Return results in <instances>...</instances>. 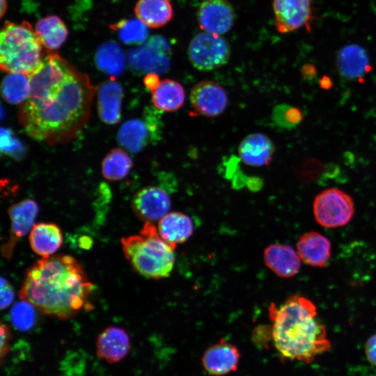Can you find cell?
Instances as JSON below:
<instances>
[{"label":"cell","instance_id":"cell-15","mask_svg":"<svg viewBox=\"0 0 376 376\" xmlns=\"http://www.w3.org/2000/svg\"><path fill=\"white\" fill-rule=\"evenodd\" d=\"M155 122L150 113L144 120L130 119L125 121L118 132V141L125 149L131 152L141 150L156 133Z\"/></svg>","mask_w":376,"mask_h":376},{"label":"cell","instance_id":"cell-40","mask_svg":"<svg viewBox=\"0 0 376 376\" xmlns=\"http://www.w3.org/2000/svg\"><path fill=\"white\" fill-rule=\"evenodd\" d=\"M6 0H1V16L2 17L6 11Z\"/></svg>","mask_w":376,"mask_h":376},{"label":"cell","instance_id":"cell-27","mask_svg":"<svg viewBox=\"0 0 376 376\" xmlns=\"http://www.w3.org/2000/svg\"><path fill=\"white\" fill-rule=\"evenodd\" d=\"M95 63L101 71L113 78L120 75L125 68V54L118 44L109 41L98 48Z\"/></svg>","mask_w":376,"mask_h":376},{"label":"cell","instance_id":"cell-36","mask_svg":"<svg viewBox=\"0 0 376 376\" xmlns=\"http://www.w3.org/2000/svg\"><path fill=\"white\" fill-rule=\"evenodd\" d=\"M365 352L368 361L376 366V334L371 336L366 341Z\"/></svg>","mask_w":376,"mask_h":376},{"label":"cell","instance_id":"cell-35","mask_svg":"<svg viewBox=\"0 0 376 376\" xmlns=\"http://www.w3.org/2000/svg\"><path fill=\"white\" fill-rule=\"evenodd\" d=\"M10 331L7 324H1V359L8 354L9 351V340L10 339Z\"/></svg>","mask_w":376,"mask_h":376},{"label":"cell","instance_id":"cell-11","mask_svg":"<svg viewBox=\"0 0 376 376\" xmlns=\"http://www.w3.org/2000/svg\"><path fill=\"white\" fill-rule=\"evenodd\" d=\"M190 102L200 115L215 117L225 111L228 96L224 88L219 84L213 81H202L192 88Z\"/></svg>","mask_w":376,"mask_h":376},{"label":"cell","instance_id":"cell-28","mask_svg":"<svg viewBox=\"0 0 376 376\" xmlns=\"http://www.w3.org/2000/svg\"><path fill=\"white\" fill-rule=\"evenodd\" d=\"M31 92L30 76L17 72H9L1 83V93L9 103L22 104Z\"/></svg>","mask_w":376,"mask_h":376},{"label":"cell","instance_id":"cell-24","mask_svg":"<svg viewBox=\"0 0 376 376\" xmlns=\"http://www.w3.org/2000/svg\"><path fill=\"white\" fill-rule=\"evenodd\" d=\"M134 11L137 18L150 28L163 26L173 17L170 0H138Z\"/></svg>","mask_w":376,"mask_h":376},{"label":"cell","instance_id":"cell-16","mask_svg":"<svg viewBox=\"0 0 376 376\" xmlns=\"http://www.w3.org/2000/svg\"><path fill=\"white\" fill-rule=\"evenodd\" d=\"M266 266L278 276L288 279L300 269L301 259L297 251L288 244H272L263 253Z\"/></svg>","mask_w":376,"mask_h":376},{"label":"cell","instance_id":"cell-17","mask_svg":"<svg viewBox=\"0 0 376 376\" xmlns=\"http://www.w3.org/2000/svg\"><path fill=\"white\" fill-rule=\"evenodd\" d=\"M130 349V337L127 333L120 327H109L97 337V354L109 363L121 361L127 356Z\"/></svg>","mask_w":376,"mask_h":376},{"label":"cell","instance_id":"cell-7","mask_svg":"<svg viewBox=\"0 0 376 376\" xmlns=\"http://www.w3.org/2000/svg\"><path fill=\"white\" fill-rule=\"evenodd\" d=\"M188 56L195 68L201 71H210L228 63L230 48L228 42L220 35L203 31L191 40Z\"/></svg>","mask_w":376,"mask_h":376},{"label":"cell","instance_id":"cell-38","mask_svg":"<svg viewBox=\"0 0 376 376\" xmlns=\"http://www.w3.org/2000/svg\"><path fill=\"white\" fill-rule=\"evenodd\" d=\"M301 74L306 80H311L316 75L317 70L313 65L306 64L302 67Z\"/></svg>","mask_w":376,"mask_h":376},{"label":"cell","instance_id":"cell-1","mask_svg":"<svg viewBox=\"0 0 376 376\" xmlns=\"http://www.w3.org/2000/svg\"><path fill=\"white\" fill-rule=\"evenodd\" d=\"M30 81L29 97L18 111L27 134L51 145L75 138L88 120L95 93L89 78L50 54Z\"/></svg>","mask_w":376,"mask_h":376},{"label":"cell","instance_id":"cell-10","mask_svg":"<svg viewBox=\"0 0 376 376\" xmlns=\"http://www.w3.org/2000/svg\"><path fill=\"white\" fill-rule=\"evenodd\" d=\"M38 212V206L36 201L31 199L22 200L8 208L11 227L9 238L1 246L3 257L7 259L11 258L18 240L33 228Z\"/></svg>","mask_w":376,"mask_h":376},{"label":"cell","instance_id":"cell-39","mask_svg":"<svg viewBox=\"0 0 376 376\" xmlns=\"http://www.w3.org/2000/svg\"><path fill=\"white\" fill-rule=\"evenodd\" d=\"M320 85L323 89H329L332 87L333 82L329 77L324 76L320 80Z\"/></svg>","mask_w":376,"mask_h":376},{"label":"cell","instance_id":"cell-26","mask_svg":"<svg viewBox=\"0 0 376 376\" xmlns=\"http://www.w3.org/2000/svg\"><path fill=\"white\" fill-rule=\"evenodd\" d=\"M35 32L42 45L49 50L58 49L68 36L65 25L58 17L55 15L38 20L36 25Z\"/></svg>","mask_w":376,"mask_h":376},{"label":"cell","instance_id":"cell-32","mask_svg":"<svg viewBox=\"0 0 376 376\" xmlns=\"http://www.w3.org/2000/svg\"><path fill=\"white\" fill-rule=\"evenodd\" d=\"M272 118L278 126L290 130L298 126L301 123L304 116L298 108L282 104L274 108Z\"/></svg>","mask_w":376,"mask_h":376},{"label":"cell","instance_id":"cell-9","mask_svg":"<svg viewBox=\"0 0 376 376\" xmlns=\"http://www.w3.org/2000/svg\"><path fill=\"white\" fill-rule=\"evenodd\" d=\"M235 18L233 7L227 0H204L197 12L201 29L220 36L230 31Z\"/></svg>","mask_w":376,"mask_h":376},{"label":"cell","instance_id":"cell-8","mask_svg":"<svg viewBox=\"0 0 376 376\" xmlns=\"http://www.w3.org/2000/svg\"><path fill=\"white\" fill-rule=\"evenodd\" d=\"M313 0H273L274 24L281 33L309 27L313 17Z\"/></svg>","mask_w":376,"mask_h":376},{"label":"cell","instance_id":"cell-14","mask_svg":"<svg viewBox=\"0 0 376 376\" xmlns=\"http://www.w3.org/2000/svg\"><path fill=\"white\" fill-rule=\"evenodd\" d=\"M166 46L164 40L156 37L144 45L130 52L128 61L131 68L139 72H162L167 66Z\"/></svg>","mask_w":376,"mask_h":376},{"label":"cell","instance_id":"cell-12","mask_svg":"<svg viewBox=\"0 0 376 376\" xmlns=\"http://www.w3.org/2000/svg\"><path fill=\"white\" fill-rule=\"evenodd\" d=\"M132 205L136 216L145 222L159 221L171 207L169 195L156 186L142 188L134 195Z\"/></svg>","mask_w":376,"mask_h":376},{"label":"cell","instance_id":"cell-25","mask_svg":"<svg viewBox=\"0 0 376 376\" xmlns=\"http://www.w3.org/2000/svg\"><path fill=\"white\" fill-rule=\"evenodd\" d=\"M152 101L159 110L171 112L178 110L185 102V92L177 81L166 79L161 81L157 88L152 92Z\"/></svg>","mask_w":376,"mask_h":376},{"label":"cell","instance_id":"cell-19","mask_svg":"<svg viewBox=\"0 0 376 376\" xmlns=\"http://www.w3.org/2000/svg\"><path fill=\"white\" fill-rule=\"evenodd\" d=\"M298 255L304 263L315 267L327 265L331 251L330 241L325 236L310 231L301 235L297 243Z\"/></svg>","mask_w":376,"mask_h":376},{"label":"cell","instance_id":"cell-37","mask_svg":"<svg viewBox=\"0 0 376 376\" xmlns=\"http://www.w3.org/2000/svg\"><path fill=\"white\" fill-rule=\"evenodd\" d=\"M143 82L145 86L152 92L158 87L161 81L157 73L150 72L146 75Z\"/></svg>","mask_w":376,"mask_h":376},{"label":"cell","instance_id":"cell-33","mask_svg":"<svg viewBox=\"0 0 376 376\" xmlns=\"http://www.w3.org/2000/svg\"><path fill=\"white\" fill-rule=\"evenodd\" d=\"M1 149L6 154L16 157L22 155L23 147L21 143L13 136L10 130L1 128Z\"/></svg>","mask_w":376,"mask_h":376},{"label":"cell","instance_id":"cell-31","mask_svg":"<svg viewBox=\"0 0 376 376\" xmlns=\"http://www.w3.org/2000/svg\"><path fill=\"white\" fill-rule=\"evenodd\" d=\"M33 305L22 300L15 304L10 311V321L13 326L21 331L31 329L35 323L36 313Z\"/></svg>","mask_w":376,"mask_h":376},{"label":"cell","instance_id":"cell-29","mask_svg":"<svg viewBox=\"0 0 376 376\" xmlns=\"http://www.w3.org/2000/svg\"><path fill=\"white\" fill-rule=\"evenodd\" d=\"M132 164L131 157L124 150L114 148L102 160V173L108 180H119L127 176Z\"/></svg>","mask_w":376,"mask_h":376},{"label":"cell","instance_id":"cell-2","mask_svg":"<svg viewBox=\"0 0 376 376\" xmlns=\"http://www.w3.org/2000/svg\"><path fill=\"white\" fill-rule=\"evenodd\" d=\"M93 289L75 258L56 255L42 258L28 269L19 297L46 315L67 320L93 308L89 301Z\"/></svg>","mask_w":376,"mask_h":376},{"label":"cell","instance_id":"cell-34","mask_svg":"<svg viewBox=\"0 0 376 376\" xmlns=\"http://www.w3.org/2000/svg\"><path fill=\"white\" fill-rule=\"evenodd\" d=\"M14 299V292L10 284L3 277L1 279V308L9 306Z\"/></svg>","mask_w":376,"mask_h":376},{"label":"cell","instance_id":"cell-3","mask_svg":"<svg viewBox=\"0 0 376 376\" xmlns=\"http://www.w3.org/2000/svg\"><path fill=\"white\" fill-rule=\"evenodd\" d=\"M316 315L313 303L301 296H291L279 307L269 306L273 341L283 357L310 363L331 347Z\"/></svg>","mask_w":376,"mask_h":376},{"label":"cell","instance_id":"cell-4","mask_svg":"<svg viewBox=\"0 0 376 376\" xmlns=\"http://www.w3.org/2000/svg\"><path fill=\"white\" fill-rule=\"evenodd\" d=\"M124 254L142 276L153 279L168 277L175 264V247L166 242L151 222H145L139 235L121 239Z\"/></svg>","mask_w":376,"mask_h":376},{"label":"cell","instance_id":"cell-22","mask_svg":"<svg viewBox=\"0 0 376 376\" xmlns=\"http://www.w3.org/2000/svg\"><path fill=\"white\" fill-rule=\"evenodd\" d=\"M340 74L348 79L362 77L370 68L365 49L358 45H348L338 52L336 58Z\"/></svg>","mask_w":376,"mask_h":376},{"label":"cell","instance_id":"cell-18","mask_svg":"<svg viewBox=\"0 0 376 376\" xmlns=\"http://www.w3.org/2000/svg\"><path fill=\"white\" fill-rule=\"evenodd\" d=\"M275 151L272 141L262 133H252L240 142L238 152L241 160L246 164L260 167L268 165Z\"/></svg>","mask_w":376,"mask_h":376},{"label":"cell","instance_id":"cell-6","mask_svg":"<svg viewBox=\"0 0 376 376\" xmlns=\"http://www.w3.org/2000/svg\"><path fill=\"white\" fill-rule=\"evenodd\" d=\"M315 221L327 228H335L348 224L354 214L352 197L337 188L322 191L313 204Z\"/></svg>","mask_w":376,"mask_h":376},{"label":"cell","instance_id":"cell-21","mask_svg":"<svg viewBox=\"0 0 376 376\" xmlns=\"http://www.w3.org/2000/svg\"><path fill=\"white\" fill-rule=\"evenodd\" d=\"M194 224L189 216L180 212H171L158 223V232L163 240L173 247L187 241L193 234Z\"/></svg>","mask_w":376,"mask_h":376},{"label":"cell","instance_id":"cell-30","mask_svg":"<svg viewBox=\"0 0 376 376\" xmlns=\"http://www.w3.org/2000/svg\"><path fill=\"white\" fill-rule=\"evenodd\" d=\"M148 26L139 18L125 19L118 23L114 29L118 38L127 45H140L148 37Z\"/></svg>","mask_w":376,"mask_h":376},{"label":"cell","instance_id":"cell-5","mask_svg":"<svg viewBox=\"0 0 376 376\" xmlns=\"http://www.w3.org/2000/svg\"><path fill=\"white\" fill-rule=\"evenodd\" d=\"M42 44L27 23H6L1 31L0 63L9 72L32 75L41 66Z\"/></svg>","mask_w":376,"mask_h":376},{"label":"cell","instance_id":"cell-20","mask_svg":"<svg viewBox=\"0 0 376 376\" xmlns=\"http://www.w3.org/2000/svg\"><path fill=\"white\" fill-rule=\"evenodd\" d=\"M123 91L120 84L110 79L100 86L97 93V109L101 120L109 125L119 122Z\"/></svg>","mask_w":376,"mask_h":376},{"label":"cell","instance_id":"cell-13","mask_svg":"<svg viewBox=\"0 0 376 376\" xmlns=\"http://www.w3.org/2000/svg\"><path fill=\"white\" fill-rule=\"evenodd\" d=\"M241 354L233 344L222 339L208 347L201 362L205 370L212 376H224L237 369Z\"/></svg>","mask_w":376,"mask_h":376},{"label":"cell","instance_id":"cell-23","mask_svg":"<svg viewBox=\"0 0 376 376\" xmlns=\"http://www.w3.org/2000/svg\"><path fill=\"white\" fill-rule=\"evenodd\" d=\"M63 237L59 227L52 223L34 224L29 234L32 250L38 255L47 258L61 246Z\"/></svg>","mask_w":376,"mask_h":376}]
</instances>
